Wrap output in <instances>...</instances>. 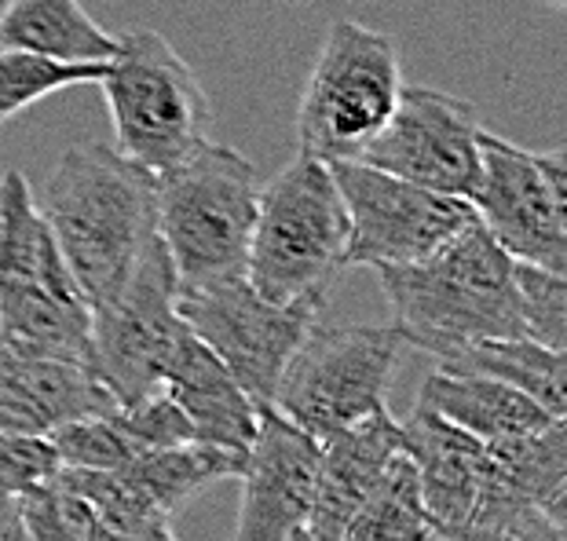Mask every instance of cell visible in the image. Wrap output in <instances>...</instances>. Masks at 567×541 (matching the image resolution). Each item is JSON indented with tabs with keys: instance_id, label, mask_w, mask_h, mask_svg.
I'll use <instances>...</instances> for the list:
<instances>
[{
	"instance_id": "obj_36",
	"label": "cell",
	"mask_w": 567,
	"mask_h": 541,
	"mask_svg": "<svg viewBox=\"0 0 567 541\" xmlns=\"http://www.w3.org/2000/svg\"><path fill=\"white\" fill-rule=\"evenodd\" d=\"M165 541H176V538H173V534H165Z\"/></svg>"
},
{
	"instance_id": "obj_10",
	"label": "cell",
	"mask_w": 567,
	"mask_h": 541,
	"mask_svg": "<svg viewBox=\"0 0 567 541\" xmlns=\"http://www.w3.org/2000/svg\"><path fill=\"white\" fill-rule=\"evenodd\" d=\"M476 220L513 260L567 271V154L524 150L480 128Z\"/></svg>"
},
{
	"instance_id": "obj_13",
	"label": "cell",
	"mask_w": 567,
	"mask_h": 541,
	"mask_svg": "<svg viewBox=\"0 0 567 541\" xmlns=\"http://www.w3.org/2000/svg\"><path fill=\"white\" fill-rule=\"evenodd\" d=\"M359 162L436 190V195L468 201L480 184L476 106L451 92L403 84L392 117L367 143Z\"/></svg>"
},
{
	"instance_id": "obj_23",
	"label": "cell",
	"mask_w": 567,
	"mask_h": 541,
	"mask_svg": "<svg viewBox=\"0 0 567 541\" xmlns=\"http://www.w3.org/2000/svg\"><path fill=\"white\" fill-rule=\"evenodd\" d=\"M440 370L451 374H476L502 381L509 388L530 395L546 414H567V381H564V352L530 341V336H494V341H473L451 347L440 358Z\"/></svg>"
},
{
	"instance_id": "obj_2",
	"label": "cell",
	"mask_w": 567,
	"mask_h": 541,
	"mask_svg": "<svg viewBox=\"0 0 567 541\" xmlns=\"http://www.w3.org/2000/svg\"><path fill=\"white\" fill-rule=\"evenodd\" d=\"M392 326L406 347L440 358L451 347L527 336L516 290V260L473 220L425 260L378 268Z\"/></svg>"
},
{
	"instance_id": "obj_15",
	"label": "cell",
	"mask_w": 567,
	"mask_h": 541,
	"mask_svg": "<svg viewBox=\"0 0 567 541\" xmlns=\"http://www.w3.org/2000/svg\"><path fill=\"white\" fill-rule=\"evenodd\" d=\"M567 509V431L564 420L524 436L484 443V476L465 541H494L527 516L564 520Z\"/></svg>"
},
{
	"instance_id": "obj_32",
	"label": "cell",
	"mask_w": 567,
	"mask_h": 541,
	"mask_svg": "<svg viewBox=\"0 0 567 541\" xmlns=\"http://www.w3.org/2000/svg\"><path fill=\"white\" fill-rule=\"evenodd\" d=\"M289 541H316V538H311V534L305 531V527H300V531H293V534H289Z\"/></svg>"
},
{
	"instance_id": "obj_12",
	"label": "cell",
	"mask_w": 567,
	"mask_h": 541,
	"mask_svg": "<svg viewBox=\"0 0 567 541\" xmlns=\"http://www.w3.org/2000/svg\"><path fill=\"white\" fill-rule=\"evenodd\" d=\"M176 304L190 333L231 370V377L257 406L275 399L289 355L297 352V344L305 341L322 311V304H311V300L275 304L246 279L179 290Z\"/></svg>"
},
{
	"instance_id": "obj_5",
	"label": "cell",
	"mask_w": 567,
	"mask_h": 541,
	"mask_svg": "<svg viewBox=\"0 0 567 541\" xmlns=\"http://www.w3.org/2000/svg\"><path fill=\"white\" fill-rule=\"evenodd\" d=\"M348 209L330 165L297 154L260 184L257 223L249 238L246 282L275 304H326V293L348 263Z\"/></svg>"
},
{
	"instance_id": "obj_21",
	"label": "cell",
	"mask_w": 567,
	"mask_h": 541,
	"mask_svg": "<svg viewBox=\"0 0 567 541\" xmlns=\"http://www.w3.org/2000/svg\"><path fill=\"white\" fill-rule=\"evenodd\" d=\"M417 403L484 443L524 436V431H538L553 420H564L546 414V406H538L530 395L509 388V384L476 374H451V370H436L421 384Z\"/></svg>"
},
{
	"instance_id": "obj_11",
	"label": "cell",
	"mask_w": 567,
	"mask_h": 541,
	"mask_svg": "<svg viewBox=\"0 0 567 541\" xmlns=\"http://www.w3.org/2000/svg\"><path fill=\"white\" fill-rule=\"evenodd\" d=\"M348 209V268L425 260L476 220L465 198L436 195L367 162H326Z\"/></svg>"
},
{
	"instance_id": "obj_28",
	"label": "cell",
	"mask_w": 567,
	"mask_h": 541,
	"mask_svg": "<svg viewBox=\"0 0 567 541\" xmlns=\"http://www.w3.org/2000/svg\"><path fill=\"white\" fill-rule=\"evenodd\" d=\"M59 472L55 447L41 436H8L0 431V501L44 483Z\"/></svg>"
},
{
	"instance_id": "obj_31",
	"label": "cell",
	"mask_w": 567,
	"mask_h": 541,
	"mask_svg": "<svg viewBox=\"0 0 567 541\" xmlns=\"http://www.w3.org/2000/svg\"><path fill=\"white\" fill-rule=\"evenodd\" d=\"M0 541H22V527H19V516H16V520L8 523V531L0 534Z\"/></svg>"
},
{
	"instance_id": "obj_8",
	"label": "cell",
	"mask_w": 567,
	"mask_h": 541,
	"mask_svg": "<svg viewBox=\"0 0 567 541\" xmlns=\"http://www.w3.org/2000/svg\"><path fill=\"white\" fill-rule=\"evenodd\" d=\"M406 352L403 333L373 322L322 326L316 319L279 377L271 406L316 443L381 410Z\"/></svg>"
},
{
	"instance_id": "obj_35",
	"label": "cell",
	"mask_w": 567,
	"mask_h": 541,
	"mask_svg": "<svg viewBox=\"0 0 567 541\" xmlns=\"http://www.w3.org/2000/svg\"><path fill=\"white\" fill-rule=\"evenodd\" d=\"M271 4H297V0H271Z\"/></svg>"
},
{
	"instance_id": "obj_18",
	"label": "cell",
	"mask_w": 567,
	"mask_h": 541,
	"mask_svg": "<svg viewBox=\"0 0 567 541\" xmlns=\"http://www.w3.org/2000/svg\"><path fill=\"white\" fill-rule=\"evenodd\" d=\"M403 454V428L392 420L389 406L367 414L355 425L341 428L337 436L319 443V476H316V501L305 531L316 541H337L352 512L363 498L378 487L384 468Z\"/></svg>"
},
{
	"instance_id": "obj_34",
	"label": "cell",
	"mask_w": 567,
	"mask_h": 541,
	"mask_svg": "<svg viewBox=\"0 0 567 541\" xmlns=\"http://www.w3.org/2000/svg\"><path fill=\"white\" fill-rule=\"evenodd\" d=\"M8 8H11V0H0V15H4Z\"/></svg>"
},
{
	"instance_id": "obj_1",
	"label": "cell",
	"mask_w": 567,
	"mask_h": 541,
	"mask_svg": "<svg viewBox=\"0 0 567 541\" xmlns=\"http://www.w3.org/2000/svg\"><path fill=\"white\" fill-rule=\"evenodd\" d=\"M38 209L89 308L106 304L158 238L154 173L106 143H74L48 173Z\"/></svg>"
},
{
	"instance_id": "obj_19",
	"label": "cell",
	"mask_w": 567,
	"mask_h": 541,
	"mask_svg": "<svg viewBox=\"0 0 567 541\" xmlns=\"http://www.w3.org/2000/svg\"><path fill=\"white\" fill-rule=\"evenodd\" d=\"M48 443L63 468H122L143 454L190 443V425L165 392H154L140 403L55 428Z\"/></svg>"
},
{
	"instance_id": "obj_16",
	"label": "cell",
	"mask_w": 567,
	"mask_h": 541,
	"mask_svg": "<svg viewBox=\"0 0 567 541\" xmlns=\"http://www.w3.org/2000/svg\"><path fill=\"white\" fill-rule=\"evenodd\" d=\"M117 399L95 366L66 355L0 344V431L41 436L74 420L106 414Z\"/></svg>"
},
{
	"instance_id": "obj_20",
	"label": "cell",
	"mask_w": 567,
	"mask_h": 541,
	"mask_svg": "<svg viewBox=\"0 0 567 541\" xmlns=\"http://www.w3.org/2000/svg\"><path fill=\"white\" fill-rule=\"evenodd\" d=\"M162 392L187 417L195 443L231 454L249 450L252 436H257V403L195 333H187L179 344Z\"/></svg>"
},
{
	"instance_id": "obj_30",
	"label": "cell",
	"mask_w": 567,
	"mask_h": 541,
	"mask_svg": "<svg viewBox=\"0 0 567 541\" xmlns=\"http://www.w3.org/2000/svg\"><path fill=\"white\" fill-rule=\"evenodd\" d=\"M16 516H19V504H16V498H4V501H0V534L8 531V523L16 520Z\"/></svg>"
},
{
	"instance_id": "obj_27",
	"label": "cell",
	"mask_w": 567,
	"mask_h": 541,
	"mask_svg": "<svg viewBox=\"0 0 567 541\" xmlns=\"http://www.w3.org/2000/svg\"><path fill=\"white\" fill-rule=\"evenodd\" d=\"M516 290H520V319L530 341L564 352L567 347V282L560 271L516 260Z\"/></svg>"
},
{
	"instance_id": "obj_3",
	"label": "cell",
	"mask_w": 567,
	"mask_h": 541,
	"mask_svg": "<svg viewBox=\"0 0 567 541\" xmlns=\"http://www.w3.org/2000/svg\"><path fill=\"white\" fill-rule=\"evenodd\" d=\"M257 201V165L227 143L205 139L179 165L154 176L158 238L179 290L246 279Z\"/></svg>"
},
{
	"instance_id": "obj_33",
	"label": "cell",
	"mask_w": 567,
	"mask_h": 541,
	"mask_svg": "<svg viewBox=\"0 0 567 541\" xmlns=\"http://www.w3.org/2000/svg\"><path fill=\"white\" fill-rule=\"evenodd\" d=\"M542 4H546V8H557V11H560V8L567 4V0H542Z\"/></svg>"
},
{
	"instance_id": "obj_4",
	"label": "cell",
	"mask_w": 567,
	"mask_h": 541,
	"mask_svg": "<svg viewBox=\"0 0 567 541\" xmlns=\"http://www.w3.org/2000/svg\"><path fill=\"white\" fill-rule=\"evenodd\" d=\"M0 344L95 366L92 308L19 168L0 179Z\"/></svg>"
},
{
	"instance_id": "obj_25",
	"label": "cell",
	"mask_w": 567,
	"mask_h": 541,
	"mask_svg": "<svg viewBox=\"0 0 567 541\" xmlns=\"http://www.w3.org/2000/svg\"><path fill=\"white\" fill-rule=\"evenodd\" d=\"M103 74L106 63H55V59L19 52V48H0V128L48 95L100 84Z\"/></svg>"
},
{
	"instance_id": "obj_26",
	"label": "cell",
	"mask_w": 567,
	"mask_h": 541,
	"mask_svg": "<svg viewBox=\"0 0 567 541\" xmlns=\"http://www.w3.org/2000/svg\"><path fill=\"white\" fill-rule=\"evenodd\" d=\"M16 504L22 541H92V509L74 490L59 483V476H48L44 483L22 490Z\"/></svg>"
},
{
	"instance_id": "obj_29",
	"label": "cell",
	"mask_w": 567,
	"mask_h": 541,
	"mask_svg": "<svg viewBox=\"0 0 567 541\" xmlns=\"http://www.w3.org/2000/svg\"><path fill=\"white\" fill-rule=\"evenodd\" d=\"M494 541H567V520H553V516L538 512L527 516L524 523H516L513 531H505Z\"/></svg>"
},
{
	"instance_id": "obj_22",
	"label": "cell",
	"mask_w": 567,
	"mask_h": 541,
	"mask_svg": "<svg viewBox=\"0 0 567 541\" xmlns=\"http://www.w3.org/2000/svg\"><path fill=\"white\" fill-rule=\"evenodd\" d=\"M0 48H19L55 63H111L117 38L81 8V0H11L0 15Z\"/></svg>"
},
{
	"instance_id": "obj_24",
	"label": "cell",
	"mask_w": 567,
	"mask_h": 541,
	"mask_svg": "<svg viewBox=\"0 0 567 541\" xmlns=\"http://www.w3.org/2000/svg\"><path fill=\"white\" fill-rule=\"evenodd\" d=\"M337 541H440L421 501L414 461L395 454Z\"/></svg>"
},
{
	"instance_id": "obj_7",
	"label": "cell",
	"mask_w": 567,
	"mask_h": 541,
	"mask_svg": "<svg viewBox=\"0 0 567 541\" xmlns=\"http://www.w3.org/2000/svg\"><path fill=\"white\" fill-rule=\"evenodd\" d=\"M400 89V52L389 33L337 19L326 30L297 106L300 154L319 162L359 158L392 117Z\"/></svg>"
},
{
	"instance_id": "obj_6",
	"label": "cell",
	"mask_w": 567,
	"mask_h": 541,
	"mask_svg": "<svg viewBox=\"0 0 567 541\" xmlns=\"http://www.w3.org/2000/svg\"><path fill=\"white\" fill-rule=\"evenodd\" d=\"M100 89L111 111L114 147L154 176L209 139V95L158 30L122 33Z\"/></svg>"
},
{
	"instance_id": "obj_9",
	"label": "cell",
	"mask_w": 567,
	"mask_h": 541,
	"mask_svg": "<svg viewBox=\"0 0 567 541\" xmlns=\"http://www.w3.org/2000/svg\"><path fill=\"white\" fill-rule=\"evenodd\" d=\"M176 300L173 260L162 238H154L117 296L92 308V363L117 406L162 392L168 366L190 333Z\"/></svg>"
},
{
	"instance_id": "obj_17",
	"label": "cell",
	"mask_w": 567,
	"mask_h": 541,
	"mask_svg": "<svg viewBox=\"0 0 567 541\" xmlns=\"http://www.w3.org/2000/svg\"><path fill=\"white\" fill-rule=\"evenodd\" d=\"M400 428L403 454L414 461L421 501L436 527V538L465 541L480 498V476H484V439L468 436L421 403Z\"/></svg>"
},
{
	"instance_id": "obj_14",
	"label": "cell",
	"mask_w": 567,
	"mask_h": 541,
	"mask_svg": "<svg viewBox=\"0 0 567 541\" xmlns=\"http://www.w3.org/2000/svg\"><path fill=\"white\" fill-rule=\"evenodd\" d=\"M319 443L271 403L257 406V436L243 461V509L235 541H289L311 516Z\"/></svg>"
}]
</instances>
